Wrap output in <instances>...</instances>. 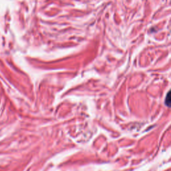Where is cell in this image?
Returning <instances> with one entry per match:
<instances>
[{
    "label": "cell",
    "mask_w": 171,
    "mask_h": 171,
    "mask_svg": "<svg viewBox=\"0 0 171 171\" xmlns=\"http://www.w3.org/2000/svg\"><path fill=\"white\" fill-rule=\"evenodd\" d=\"M166 105L169 106V104H170V93L169 92H168V94H167V97H166Z\"/></svg>",
    "instance_id": "cell-1"
}]
</instances>
